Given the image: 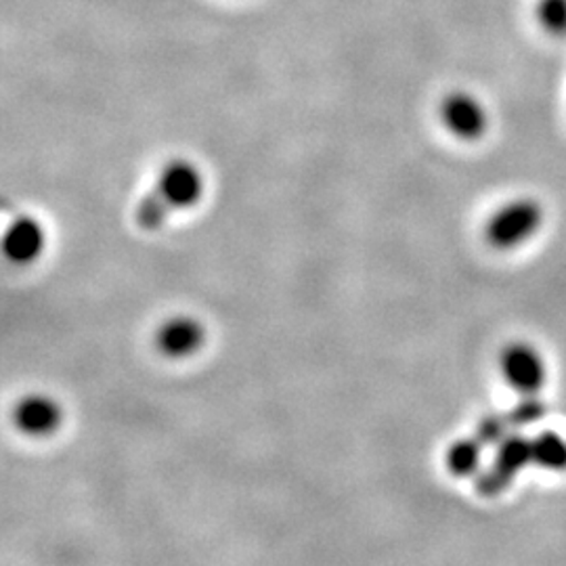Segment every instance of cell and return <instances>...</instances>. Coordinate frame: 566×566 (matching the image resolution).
Returning a JSON list of instances; mask_svg holds the SVG:
<instances>
[{"mask_svg":"<svg viewBox=\"0 0 566 566\" xmlns=\"http://www.w3.org/2000/svg\"><path fill=\"white\" fill-rule=\"evenodd\" d=\"M158 191L172 208H189L202 198V175L193 164L175 160L164 166L158 179Z\"/></svg>","mask_w":566,"mask_h":566,"instance_id":"cell-5","label":"cell"},{"mask_svg":"<svg viewBox=\"0 0 566 566\" xmlns=\"http://www.w3.org/2000/svg\"><path fill=\"white\" fill-rule=\"evenodd\" d=\"M537 15L549 34H566V0H539Z\"/></svg>","mask_w":566,"mask_h":566,"instance_id":"cell-12","label":"cell"},{"mask_svg":"<svg viewBox=\"0 0 566 566\" xmlns=\"http://www.w3.org/2000/svg\"><path fill=\"white\" fill-rule=\"evenodd\" d=\"M483 458V443L476 439H460L451 443L446 453V465L449 474L458 479H468L479 474Z\"/></svg>","mask_w":566,"mask_h":566,"instance_id":"cell-9","label":"cell"},{"mask_svg":"<svg viewBox=\"0 0 566 566\" xmlns=\"http://www.w3.org/2000/svg\"><path fill=\"white\" fill-rule=\"evenodd\" d=\"M203 343V327L191 317L170 319L158 332V346L164 355L181 359L193 355Z\"/></svg>","mask_w":566,"mask_h":566,"instance_id":"cell-8","label":"cell"},{"mask_svg":"<svg viewBox=\"0 0 566 566\" xmlns=\"http://www.w3.org/2000/svg\"><path fill=\"white\" fill-rule=\"evenodd\" d=\"M170 210L172 206L166 202V198L156 189L154 193H147L137 206V223L142 224L143 229H156L168 219Z\"/></svg>","mask_w":566,"mask_h":566,"instance_id":"cell-11","label":"cell"},{"mask_svg":"<svg viewBox=\"0 0 566 566\" xmlns=\"http://www.w3.org/2000/svg\"><path fill=\"white\" fill-rule=\"evenodd\" d=\"M500 369L507 386L523 397H535L546 385V361L531 344H507L500 355Z\"/></svg>","mask_w":566,"mask_h":566,"instance_id":"cell-3","label":"cell"},{"mask_svg":"<svg viewBox=\"0 0 566 566\" xmlns=\"http://www.w3.org/2000/svg\"><path fill=\"white\" fill-rule=\"evenodd\" d=\"M544 223V210L535 200H514L502 206L485 227L486 242L497 250L516 248L531 240Z\"/></svg>","mask_w":566,"mask_h":566,"instance_id":"cell-1","label":"cell"},{"mask_svg":"<svg viewBox=\"0 0 566 566\" xmlns=\"http://www.w3.org/2000/svg\"><path fill=\"white\" fill-rule=\"evenodd\" d=\"M61 422L60 405L49 397L32 395L15 407V424L25 434L44 437L51 434Z\"/></svg>","mask_w":566,"mask_h":566,"instance_id":"cell-7","label":"cell"},{"mask_svg":"<svg viewBox=\"0 0 566 566\" xmlns=\"http://www.w3.org/2000/svg\"><path fill=\"white\" fill-rule=\"evenodd\" d=\"M512 428L510 420H507L506 413L500 416V413H493V416H486L483 418L479 426H476V437L483 446H500L504 439H506L507 430Z\"/></svg>","mask_w":566,"mask_h":566,"instance_id":"cell-13","label":"cell"},{"mask_svg":"<svg viewBox=\"0 0 566 566\" xmlns=\"http://www.w3.org/2000/svg\"><path fill=\"white\" fill-rule=\"evenodd\" d=\"M533 462L549 472H566V439L558 432L544 430L531 439Z\"/></svg>","mask_w":566,"mask_h":566,"instance_id":"cell-10","label":"cell"},{"mask_svg":"<svg viewBox=\"0 0 566 566\" xmlns=\"http://www.w3.org/2000/svg\"><path fill=\"white\" fill-rule=\"evenodd\" d=\"M2 245L7 259L13 263L28 264L36 261L44 248V231L41 223L30 217L15 219L7 229Z\"/></svg>","mask_w":566,"mask_h":566,"instance_id":"cell-6","label":"cell"},{"mask_svg":"<svg viewBox=\"0 0 566 566\" xmlns=\"http://www.w3.org/2000/svg\"><path fill=\"white\" fill-rule=\"evenodd\" d=\"M528 462H533L531 441L523 434H507L497 446L491 465L476 476V491L485 497H495L504 493Z\"/></svg>","mask_w":566,"mask_h":566,"instance_id":"cell-2","label":"cell"},{"mask_svg":"<svg viewBox=\"0 0 566 566\" xmlns=\"http://www.w3.org/2000/svg\"><path fill=\"white\" fill-rule=\"evenodd\" d=\"M441 120L447 130L462 142H476L485 135V109L468 93L447 95L446 102L441 103Z\"/></svg>","mask_w":566,"mask_h":566,"instance_id":"cell-4","label":"cell"},{"mask_svg":"<svg viewBox=\"0 0 566 566\" xmlns=\"http://www.w3.org/2000/svg\"><path fill=\"white\" fill-rule=\"evenodd\" d=\"M506 416L512 428H523V426L542 420L546 416V405L542 403L539 399H535V397H526Z\"/></svg>","mask_w":566,"mask_h":566,"instance_id":"cell-14","label":"cell"}]
</instances>
